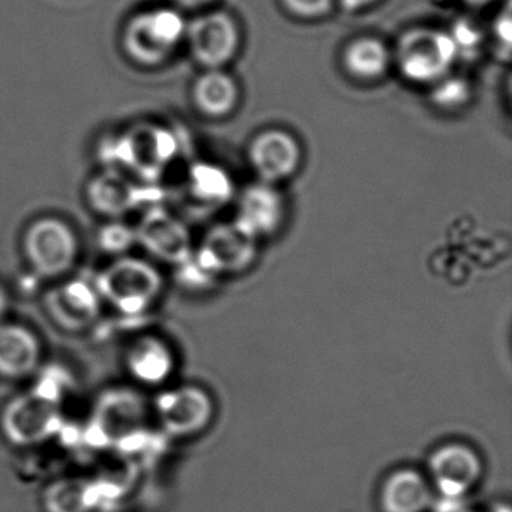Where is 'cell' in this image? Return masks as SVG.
Returning <instances> with one entry per match:
<instances>
[{
	"instance_id": "cell-1",
	"label": "cell",
	"mask_w": 512,
	"mask_h": 512,
	"mask_svg": "<svg viewBox=\"0 0 512 512\" xmlns=\"http://www.w3.org/2000/svg\"><path fill=\"white\" fill-rule=\"evenodd\" d=\"M187 23L173 8L143 11L131 17L125 25L121 35L122 50L128 61L137 67H160L184 43Z\"/></svg>"
},
{
	"instance_id": "cell-2",
	"label": "cell",
	"mask_w": 512,
	"mask_h": 512,
	"mask_svg": "<svg viewBox=\"0 0 512 512\" xmlns=\"http://www.w3.org/2000/svg\"><path fill=\"white\" fill-rule=\"evenodd\" d=\"M103 302L122 314H142L163 292L164 280L157 266L133 256L115 257L95 280Z\"/></svg>"
},
{
	"instance_id": "cell-3",
	"label": "cell",
	"mask_w": 512,
	"mask_h": 512,
	"mask_svg": "<svg viewBox=\"0 0 512 512\" xmlns=\"http://www.w3.org/2000/svg\"><path fill=\"white\" fill-rule=\"evenodd\" d=\"M23 254L32 271L44 280H58L70 274L79 260L80 242L67 221L41 217L26 227Z\"/></svg>"
},
{
	"instance_id": "cell-4",
	"label": "cell",
	"mask_w": 512,
	"mask_h": 512,
	"mask_svg": "<svg viewBox=\"0 0 512 512\" xmlns=\"http://www.w3.org/2000/svg\"><path fill=\"white\" fill-rule=\"evenodd\" d=\"M458 58L457 47L448 32L412 29L395 47L394 61L407 82L434 85L448 76Z\"/></svg>"
},
{
	"instance_id": "cell-5",
	"label": "cell",
	"mask_w": 512,
	"mask_h": 512,
	"mask_svg": "<svg viewBox=\"0 0 512 512\" xmlns=\"http://www.w3.org/2000/svg\"><path fill=\"white\" fill-rule=\"evenodd\" d=\"M112 149L115 164L110 169L152 182L172 163L178 143L173 134L160 125L137 124L116 137Z\"/></svg>"
},
{
	"instance_id": "cell-6",
	"label": "cell",
	"mask_w": 512,
	"mask_h": 512,
	"mask_svg": "<svg viewBox=\"0 0 512 512\" xmlns=\"http://www.w3.org/2000/svg\"><path fill=\"white\" fill-rule=\"evenodd\" d=\"M185 41L191 58L205 70H223L238 55L241 34L238 23L224 11L203 14L187 23Z\"/></svg>"
},
{
	"instance_id": "cell-7",
	"label": "cell",
	"mask_w": 512,
	"mask_h": 512,
	"mask_svg": "<svg viewBox=\"0 0 512 512\" xmlns=\"http://www.w3.org/2000/svg\"><path fill=\"white\" fill-rule=\"evenodd\" d=\"M58 422V403L41 391L11 401L5 409L2 427L11 442L34 445L52 436Z\"/></svg>"
},
{
	"instance_id": "cell-8",
	"label": "cell",
	"mask_w": 512,
	"mask_h": 512,
	"mask_svg": "<svg viewBox=\"0 0 512 512\" xmlns=\"http://www.w3.org/2000/svg\"><path fill=\"white\" fill-rule=\"evenodd\" d=\"M302 151L298 140L280 128H269L251 140L248 163L259 182L277 185L287 181L301 166Z\"/></svg>"
},
{
	"instance_id": "cell-9",
	"label": "cell",
	"mask_w": 512,
	"mask_h": 512,
	"mask_svg": "<svg viewBox=\"0 0 512 512\" xmlns=\"http://www.w3.org/2000/svg\"><path fill=\"white\" fill-rule=\"evenodd\" d=\"M257 241L245 235L235 224H220L206 233L194 259L209 274H238L256 259Z\"/></svg>"
},
{
	"instance_id": "cell-10",
	"label": "cell",
	"mask_w": 512,
	"mask_h": 512,
	"mask_svg": "<svg viewBox=\"0 0 512 512\" xmlns=\"http://www.w3.org/2000/svg\"><path fill=\"white\" fill-rule=\"evenodd\" d=\"M136 236L137 244L161 262L179 266L194 253L187 226L163 208L145 212L136 227Z\"/></svg>"
},
{
	"instance_id": "cell-11",
	"label": "cell",
	"mask_w": 512,
	"mask_h": 512,
	"mask_svg": "<svg viewBox=\"0 0 512 512\" xmlns=\"http://www.w3.org/2000/svg\"><path fill=\"white\" fill-rule=\"evenodd\" d=\"M478 452L463 443H448L430 455L428 472L443 497L463 499L482 475Z\"/></svg>"
},
{
	"instance_id": "cell-12",
	"label": "cell",
	"mask_w": 512,
	"mask_h": 512,
	"mask_svg": "<svg viewBox=\"0 0 512 512\" xmlns=\"http://www.w3.org/2000/svg\"><path fill=\"white\" fill-rule=\"evenodd\" d=\"M103 299L97 286L82 278L64 281L46 296V307L52 319L68 331L88 328L101 314Z\"/></svg>"
},
{
	"instance_id": "cell-13",
	"label": "cell",
	"mask_w": 512,
	"mask_h": 512,
	"mask_svg": "<svg viewBox=\"0 0 512 512\" xmlns=\"http://www.w3.org/2000/svg\"><path fill=\"white\" fill-rule=\"evenodd\" d=\"M284 214V199L275 185L257 182L242 191L233 224L254 241H259L280 230Z\"/></svg>"
},
{
	"instance_id": "cell-14",
	"label": "cell",
	"mask_w": 512,
	"mask_h": 512,
	"mask_svg": "<svg viewBox=\"0 0 512 512\" xmlns=\"http://www.w3.org/2000/svg\"><path fill=\"white\" fill-rule=\"evenodd\" d=\"M157 413L169 433L190 436L209 424L214 406L205 391L185 386L161 394L157 400Z\"/></svg>"
},
{
	"instance_id": "cell-15",
	"label": "cell",
	"mask_w": 512,
	"mask_h": 512,
	"mask_svg": "<svg viewBox=\"0 0 512 512\" xmlns=\"http://www.w3.org/2000/svg\"><path fill=\"white\" fill-rule=\"evenodd\" d=\"M86 199L97 214L119 220L139 206V185L127 173L107 169L89 181Z\"/></svg>"
},
{
	"instance_id": "cell-16",
	"label": "cell",
	"mask_w": 512,
	"mask_h": 512,
	"mask_svg": "<svg viewBox=\"0 0 512 512\" xmlns=\"http://www.w3.org/2000/svg\"><path fill=\"white\" fill-rule=\"evenodd\" d=\"M41 346L37 335L16 323L0 322V376L25 379L37 371Z\"/></svg>"
},
{
	"instance_id": "cell-17",
	"label": "cell",
	"mask_w": 512,
	"mask_h": 512,
	"mask_svg": "<svg viewBox=\"0 0 512 512\" xmlns=\"http://www.w3.org/2000/svg\"><path fill=\"white\" fill-rule=\"evenodd\" d=\"M379 499L383 512H424L433 503V493L422 473L400 469L386 476Z\"/></svg>"
},
{
	"instance_id": "cell-18",
	"label": "cell",
	"mask_w": 512,
	"mask_h": 512,
	"mask_svg": "<svg viewBox=\"0 0 512 512\" xmlns=\"http://www.w3.org/2000/svg\"><path fill=\"white\" fill-rule=\"evenodd\" d=\"M140 400L125 392L107 395L95 413V430L103 442H122L139 430L143 409Z\"/></svg>"
},
{
	"instance_id": "cell-19",
	"label": "cell",
	"mask_w": 512,
	"mask_h": 512,
	"mask_svg": "<svg viewBox=\"0 0 512 512\" xmlns=\"http://www.w3.org/2000/svg\"><path fill=\"white\" fill-rule=\"evenodd\" d=\"M191 98L206 118H226L238 107V83L224 70H205L194 82Z\"/></svg>"
},
{
	"instance_id": "cell-20",
	"label": "cell",
	"mask_w": 512,
	"mask_h": 512,
	"mask_svg": "<svg viewBox=\"0 0 512 512\" xmlns=\"http://www.w3.org/2000/svg\"><path fill=\"white\" fill-rule=\"evenodd\" d=\"M127 367L137 382L160 385L172 374V350L157 337L137 338L127 352Z\"/></svg>"
},
{
	"instance_id": "cell-21",
	"label": "cell",
	"mask_w": 512,
	"mask_h": 512,
	"mask_svg": "<svg viewBox=\"0 0 512 512\" xmlns=\"http://www.w3.org/2000/svg\"><path fill=\"white\" fill-rule=\"evenodd\" d=\"M341 61L344 71L353 79L374 82L388 73L392 55L379 38L361 37L344 47Z\"/></svg>"
},
{
	"instance_id": "cell-22",
	"label": "cell",
	"mask_w": 512,
	"mask_h": 512,
	"mask_svg": "<svg viewBox=\"0 0 512 512\" xmlns=\"http://www.w3.org/2000/svg\"><path fill=\"white\" fill-rule=\"evenodd\" d=\"M191 193L203 203H224L232 197L229 175L212 164H197L191 172Z\"/></svg>"
},
{
	"instance_id": "cell-23",
	"label": "cell",
	"mask_w": 512,
	"mask_h": 512,
	"mask_svg": "<svg viewBox=\"0 0 512 512\" xmlns=\"http://www.w3.org/2000/svg\"><path fill=\"white\" fill-rule=\"evenodd\" d=\"M94 506L92 490L85 481L67 479L53 484L46 493L49 512H91Z\"/></svg>"
},
{
	"instance_id": "cell-24",
	"label": "cell",
	"mask_w": 512,
	"mask_h": 512,
	"mask_svg": "<svg viewBox=\"0 0 512 512\" xmlns=\"http://www.w3.org/2000/svg\"><path fill=\"white\" fill-rule=\"evenodd\" d=\"M470 91L469 83L461 77L446 76L439 82L434 83L431 100L434 106L443 110H457L469 103Z\"/></svg>"
},
{
	"instance_id": "cell-25",
	"label": "cell",
	"mask_w": 512,
	"mask_h": 512,
	"mask_svg": "<svg viewBox=\"0 0 512 512\" xmlns=\"http://www.w3.org/2000/svg\"><path fill=\"white\" fill-rule=\"evenodd\" d=\"M137 244L136 229L127 226L119 220H112L104 224L98 232V245L101 250L115 257L124 256L125 253Z\"/></svg>"
},
{
	"instance_id": "cell-26",
	"label": "cell",
	"mask_w": 512,
	"mask_h": 512,
	"mask_svg": "<svg viewBox=\"0 0 512 512\" xmlns=\"http://www.w3.org/2000/svg\"><path fill=\"white\" fill-rule=\"evenodd\" d=\"M284 10L296 19L320 20L334 8V0H281Z\"/></svg>"
},
{
	"instance_id": "cell-27",
	"label": "cell",
	"mask_w": 512,
	"mask_h": 512,
	"mask_svg": "<svg viewBox=\"0 0 512 512\" xmlns=\"http://www.w3.org/2000/svg\"><path fill=\"white\" fill-rule=\"evenodd\" d=\"M449 34H451L455 47H457L458 56H460L463 50H473L481 44V32L475 26L469 25L466 22L460 23Z\"/></svg>"
},
{
	"instance_id": "cell-28",
	"label": "cell",
	"mask_w": 512,
	"mask_h": 512,
	"mask_svg": "<svg viewBox=\"0 0 512 512\" xmlns=\"http://www.w3.org/2000/svg\"><path fill=\"white\" fill-rule=\"evenodd\" d=\"M338 5L347 13H358V11L370 8L377 0H337Z\"/></svg>"
},
{
	"instance_id": "cell-29",
	"label": "cell",
	"mask_w": 512,
	"mask_h": 512,
	"mask_svg": "<svg viewBox=\"0 0 512 512\" xmlns=\"http://www.w3.org/2000/svg\"><path fill=\"white\" fill-rule=\"evenodd\" d=\"M215 0H173V4L178 5L184 10H200V8L208 7L214 4Z\"/></svg>"
},
{
	"instance_id": "cell-30",
	"label": "cell",
	"mask_w": 512,
	"mask_h": 512,
	"mask_svg": "<svg viewBox=\"0 0 512 512\" xmlns=\"http://www.w3.org/2000/svg\"><path fill=\"white\" fill-rule=\"evenodd\" d=\"M8 308H10V295H8L4 286H0V322L4 320Z\"/></svg>"
},
{
	"instance_id": "cell-31",
	"label": "cell",
	"mask_w": 512,
	"mask_h": 512,
	"mask_svg": "<svg viewBox=\"0 0 512 512\" xmlns=\"http://www.w3.org/2000/svg\"><path fill=\"white\" fill-rule=\"evenodd\" d=\"M467 2L473 5H484L488 4V2H491V0H467Z\"/></svg>"
},
{
	"instance_id": "cell-32",
	"label": "cell",
	"mask_w": 512,
	"mask_h": 512,
	"mask_svg": "<svg viewBox=\"0 0 512 512\" xmlns=\"http://www.w3.org/2000/svg\"><path fill=\"white\" fill-rule=\"evenodd\" d=\"M464 512H466V511H464Z\"/></svg>"
}]
</instances>
